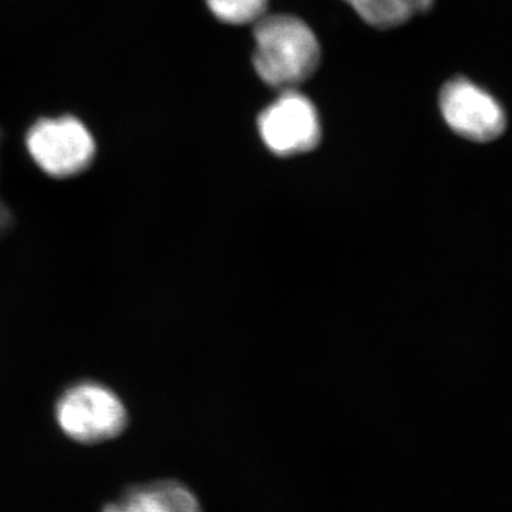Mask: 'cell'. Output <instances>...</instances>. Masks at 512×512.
Returning a JSON list of instances; mask_svg holds the SVG:
<instances>
[{"label":"cell","instance_id":"cell-6","mask_svg":"<svg viewBox=\"0 0 512 512\" xmlns=\"http://www.w3.org/2000/svg\"><path fill=\"white\" fill-rule=\"evenodd\" d=\"M103 512H202L190 488L175 480L153 481L127 488Z\"/></svg>","mask_w":512,"mask_h":512},{"label":"cell","instance_id":"cell-1","mask_svg":"<svg viewBox=\"0 0 512 512\" xmlns=\"http://www.w3.org/2000/svg\"><path fill=\"white\" fill-rule=\"evenodd\" d=\"M254 25V66L262 82L289 90L316 72L320 46L303 20L291 15H265Z\"/></svg>","mask_w":512,"mask_h":512},{"label":"cell","instance_id":"cell-8","mask_svg":"<svg viewBox=\"0 0 512 512\" xmlns=\"http://www.w3.org/2000/svg\"><path fill=\"white\" fill-rule=\"evenodd\" d=\"M212 15L228 25H249L265 16L268 0H205Z\"/></svg>","mask_w":512,"mask_h":512},{"label":"cell","instance_id":"cell-3","mask_svg":"<svg viewBox=\"0 0 512 512\" xmlns=\"http://www.w3.org/2000/svg\"><path fill=\"white\" fill-rule=\"evenodd\" d=\"M26 146L37 167L55 178L83 173L96 154L89 128L72 116L37 121L26 136Z\"/></svg>","mask_w":512,"mask_h":512},{"label":"cell","instance_id":"cell-4","mask_svg":"<svg viewBox=\"0 0 512 512\" xmlns=\"http://www.w3.org/2000/svg\"><path fill=\"white\" fill-rule=\"evenodd\" d=\"M439 104L447 126L474 143L497 140L507 128V114L500 101L466 77L448 80Z\"/></svg>","mask_w":512,"mask_h":512},{"label":"cell","instance_id":"cell-2","mask_svg":"<svg viewBox=\"0 0 512 512\" xmlns=\"http://www.w3.org/2000/svg\"><path fill=\"white\" fill-rule=\"evenodd\" d=\"M60 429L80 444H100L126 430V407L109 387L82 382L69 387L56 406Z\"/></svg>","mask_w":512,"mask_h":512},{"label":"cell","instance_id":"cell-5","mask_svg":"<svg viewBox=\"0 0 512 512\" xmlns=\"http://www.w3.org/2000/svg\"><path fill=\"white\" fill-rule=\"evenodd\" d=\"M262 141L278 157L308 153L318 146L322 130L318 110L295 89L282 90L258 117Z\"/></svg>","mask_w":512,"mask_h":512},{"label":"cell","instance_id":"cell-7","mask_svg":"<svg viewBox=\"0 0 512 512\" xmlns=\"http://www.w3.org/2000/svg\"><path fill=\"white\" fill-rule=\"evenodd\" d=\"M357 15L377 29H392L427 12L434 0H345Z\"/></svg>","mask_w":512,"mask_h":512}]
</instances>
